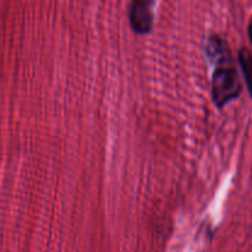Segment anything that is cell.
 <instances>
[{
    "instance_id": "6da1fadb",
    "label": "cell",
    "mask_w": 252,
    "mask_h": 252,
    "mask_svg": "<svg viewBox=\"0 0 252 252\" xmlns=\"http://www.w3.org/2000/svg\"><path fill=\"white\" fill-rule=\"evenodd\" d=\"M243 90L238 70L233 66V61L217 65L212 76V95L214 103L219 108L235 100Z\"/></svg>"
},
{
    "instance_id": "7a4b0ae2",
    "label": "cell",
    "mask_w": 252,
    "mask_h": 252,
    "mask_svg": "<svg viewBox=\"0 0 252 252\" xmlns=\"http://www.w3.org/2000/svg\"><path fill=\"white\" fill-rule=\"evenodd\" d=\"M154 2L137 0L130 4L129 25L133 31L138 34H147L152 31L154 25V11H153Z\"/></svg>"
},
{
    "instance_id": "3957f363",
    "label": "cell",
    "mask_w": 252,
    "mask_h": 252,
    "mask_svg": "<svg viewBox=\"0 0 252 252\" xmlns=\"http://www.w3.org/2000/svg\"><path fill=\"white\" fill-rule=\"evenodd\" d=\"M204 53L217 65L226 63V62H231V57L226 43L218 34H211V36L207 37L206 41H204Z\"/></svg>"
},
{
    "instance_id": "277c9868",
    "label": "cell",
    "mask_w": 252,
    "mask_h": 252,
    "mask_svg": "<svg viewBox=\"0 0 252 252\" xmlns=\"http://www.w3.org/2000/svg\"><path fill=\"white\" fill-rule=\"evenodd\" d=\"M239 62L243 69L246 86L252 97V54L248 48H241L239 52Z\"/></svg>"
},
{
    "instance_id": "5b68a950",
    "label": "cell",
    "mask_w": 252,
    "mask_h": 252,
    "mask_svg": "<svg viewBox=\"0 0 252 252\" xmlns=\"http://www.w3.org/2000/svg\"><path fill=\"white\" fill-rule=\"evenodd\" d=\"M249 37H250V41L252 43V19H251L250 25H249Z\"/></svg>"
}]
</instances>
